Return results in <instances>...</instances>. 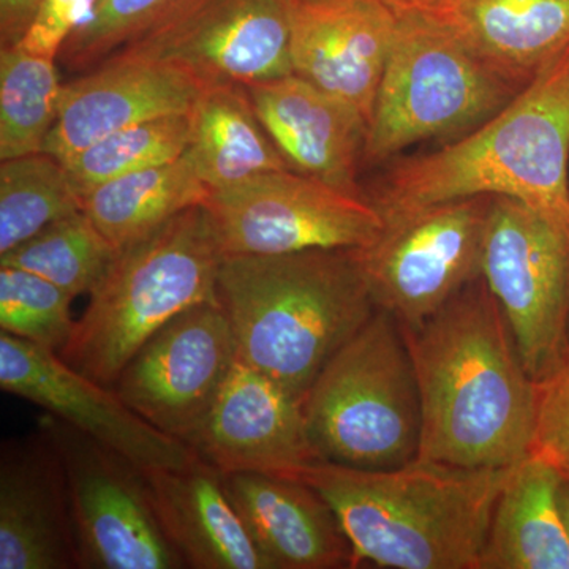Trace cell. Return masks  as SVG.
<instances>
[{
  "label": "cell",
  "instance_id": "cell-1",
  "mask_svg": "<svg viewBox=\"0 0 569 569\" xmlns=\"http://www.w3.org/2000/svg\"><path fill=\"white\" fill-rule=\"evenodd\" d=\"M402 332L421 397L418 459L508 468L529 458L537 383L482 276L419 328Z\"/></svg>",
  "mask_w": 569,
  "mask_h": 569
},
{
  "label": "cell",
  "instance_id": "cell-2",
  "mask_svg": "<svg viewBox=\"0 0 569 569\" xmlns=\"http://www.w3.org/2000/svg\"><path fill=\"white\" fill-rule=\"evenodd\" d=\"M383 219L460 198L508 197L569 224V47L489 121L366 189Z\"/></svg>",
  "mask_w": 569,
  "mask_h": 569
},
{
  "label": "cell",
  "instance_id": "cell-3",
  "mask_svg": "<svg viewBox=\"0 0 569 569\" xmlns=\"http://www.w3.org/2000/svg\"><path fill=\"white\" fill-rule=\"evenodd\" d=\"M508 468H468L417 459L389 470L335 462L302 481L335 509L353 568L479 569Z\"/></svg>",
  "mask_w": 569,
  "mask_h": 569
},
{
  "label": "cell",
  "instance_id": "cell-4",
  "mask_svg": "<svg viewBox=\"0 0 569 569\" xmlns=\"http://www.w3.org/2000/svg\"><path fill=\"white\" fill-rule=\"evenodd\" d=\"M217 298L233 329L238 361L299 400L377 312L351 249L230 254Z\"/></svg>",
  "mask_w": 569,
  "mask_h": 569
},
{
  "label": "cell",
  "instance_id": "cell-5",
  "mask_svg": "<svg viewBox=\"0 0 569 569\" xmlns=\"http://www.w3.org/2000/svg\"><path fill=\"white\" fill-rule=\"evenodd\" d=\"M223 258L206 204L178 213L119 250L59 356L84 376L112 387L159 329L194 306L219 301Z\"/></svg>",
  "mask_w": 569,
  "mask_h": 569
},
{
  "label": "cell",
  "instance_id": "cell-6",
  "mask_svg": "<svg viewBox=\"0 0 569 569\" xmlns=\"http://www.w3.org/2000/svg\"><path fill=\"white\" fill-rule=\"evenodd\" d=\"M302 408L325 462L389 470L418 459L422 413L417 372L391 313L377 309L332 356Z\"/></svg>",
  "mask_w": 569,
  "mask_h": 569
},
{
  "label": "cell",
  "instance_id": "cell-7",
  "mask_svg": "<svg viewBox=\"0 0 569 569\" xmlns=\"http://www.w3.org/2000/svg\"><path fill=\"white\" fill-rule=\"evenodd\" d=\"M397 14L367 129L365 167L391 162L421 141L458 140L522 92L447 32L413 14Z\"/></svg>",
  "mask_w": 569,
  "mask_h": 569
},
{
  "label": "cell",
  "instance_id": "cell-8",
  "mask_svg": "<svg viewBox=\"0 0 569 569\" xmlns=\"http://www.w3.org/2000/svg\"><path fill=\"white\" fill-rule=\"evenodd\" d=\"M481 276L527 373L541 383L569 358V224L515 198L493 197Z\"/></svg>",
  "mask_w": 569,
  "mask_h": 569
},
{
  "label": "cell",
  "instance_id": "cell-9",
  "mask_svg": "<svg viewBox=\"0 0 569 569\" xmlns=\"http://www.w3.org/2000/svg\"><path fill=\"white\" fill-rule=\"evenodd\" d=\"M492 201L481 194L387 217L383 233L355 249L377 309L417 329L481 277Z\"/></svg>",
  "mask_w": 569,
  "mask_h": 569
},
{
  "label": "cell",
  "instance_id": "cell-10",
  "mask_svg": "<svg viewBox=\"0 0 569 569\" xmlns=\"http://www.w3.org/2000/svg\"><path fill=\"white\" fill-rule=\"evenodd\" d=\"M39 426L66 470L80 569L187 568L164 533L141 467L50 413Z\"/></svg>",
  "mask_w": 569,
  "mask_h": 569
},
{
  "label": "cell",
  "instance_id": "cell-11",
  "mask_svg": "<svg viewBox=\"0 0 569 569\" xmlns=\"http://www.w3.org/2000/svg\"><path fill=\"white\" fill-rule=\"evenodd\" d=\"M204 204L224 257L362 249L385 230L383 216L369 198L293 170L211 190Z\"/></svg>",
  "mask_w": 569,
  "mask_h": 569
},
{
  "label": "cell",
  "instance_id": "cell-12",
  "mask_svg": "<svg viewBox=\"0 0 569 569\" xmlns=\"http://www.w3.org/2000/svg\"><path fill=\"white\" fill-rule=\"evenodd\" d=\"M291 0H183L114 54L186 71L203 86L253 84L293 73Z\"/></svg>",
  "mask_w": 569,
  "mask_h": 569
},
{
  "label": "cell",
  "instance_id": "cell-13",
  "mask_svg": "<svg viewBox=\"0 0 569 569\" xmlns=\"http://www.w3.org/2000/svg\"><path fill=\"white\" fill-rule=\"evenodd\" d=\"M238 361L219 301L186 310L133 355L112 385L133 411L189 445Z\"/></svg>",
  "mask_w": 569,
  "mask_h": 569
},
{
  "label": "cell",
  "instance_id": "cell-14",
  "mask_svg": "<svg viewBox=\"0 0 569 569\" xmlns=\"http://www.w3.org/2000/svg\"><path fill=\"white\" fill-rule=\"evenodd\" d=\"M0 388L121 452L142 470L182 467L197 456L189 445L149 425L111 387L73 369L56 351L7 332L0 335Z\"/></svg>",
  "mask_w": 569,
  "mask_h": 569
},
{
  "label": "cell",
  "instance_id": "cell-15",
  "mask_svg": "<svg viewBox=\"0 0 569 569\" xmlns=\"http://www.w3.org/2000/svg\"><path fill=\"white\" fill-rule=\"evenodd\" d=\"M189 447L222 473L301 479L307 468L323 462L302 400L239 361Z\"/></svg>",
  "mask_w": 569,
  "mask_h": 569
},
{
  "label": "cell",
  "instance_id": "cell-16",
  "mask_svg": "<svg viewBox=\"0 0 569 569\" xmlns=\"http://www.w3.org/2000/svg\"><path fill=\"white\" fill-rule=\"evenodd\" d=\"M293 73L372 118L399 24L383 0H291Z\"/></svg>",
  "mask_w": 569,
  "mask_h": 569
},
{
  "label": "cell",
  "instance_id": "cell-17",
  "mask_svg": "<svg viewBox=\"0 0 569 569\" xmlns=\"http://www.w3.org/2000/svg\"><path fill=\"white\" fill-rule=\"evenodd\" d=\"M203 88L173 66L112 54L86 77L62 84L58 119L43 152L66 164L93 142L127 127L189 114Z\"/></svg>",
  "mask_w": 569,
  "mask_h": 569
},
{
  "label": "cell",
  "instance_id": "cell-18",
  "mask_svg": "<svg viewBox=\"0 0 569 569\" xmlns=\"http://www.w3.org/2000/svg\"><path fill=\"white\" fill-rule=\"evenodd\" d=\"M0 569H80L66 470L40 426L0 447Z\"/></svg>",
  "mask_w": 569,
  "mask_h": 569
},
{
  "label": "cell",
  "instance_id": "cell-19",
  "mask_svg": "<svg viewBox=\"0 0 569 569\" xmlns=\"http://www.w3.org/2000/svg\"><path fill=\"white\" fill-rule=\"evenodd\" d=\"M244 88L291 170L367 197L359 171L369 122L361 112L295 73Z\"/></svg>",
  "mask_w": 569,
  "mask_h": 569
},
{
  "label": "cell",
  "instance_id": "cell-20",
  "mask_svg": "<svg viewBox=\"0 0 569 569\" xmlns=\"http://www.w3.org/2000/svg\"><path fill=\"white\" fill-rule=\"evenodd\" d=\"M391 9L447 32L519 91L569 47V0H403Z\"/></svg>",
  "mask_w": 569,
  "mask_h": 569
},
{
  "label": "cell",
  "instance_id": "cell-21",
  "mask_svg": "<svg viewBox=\"0 0 569 569\" xmlns=\"http://www.w3.org/2000/svg\"><path fill=\"white\" fill-rule=\"evenodd\" d=\"M224 490L269 569L353 568L339 518L302 479L222 473Z\"/></svg>",
  "mask_w": 569,
  "mask_h": 569
},
{
  "label": "cell",
  "instance_id": "cell-22",
  "mask_svg": "<svg viewBox=\"0 0 569 569\" xmlns=\"http://www.w3.org/2000/svg\"><path fill=\"white\" fill-rule=\"evenodd\" d=\"M153 508L187 568L269 569L224 490L222 471L200 455L144 470Z\"/></svg>",
  "mask_w": 569,
  "mask_h": 569
},
{
  "label": "cell",
  "instance_id": "cell-23",
  "mask_svg": "<svg viewBox=\"0 0 569 569\" xmlns=\"http://www.w3.org/2000/svg\"><path fill=\"white\" fill-rule=\"evenodd\" d=\"M561 479L539 456L512 467L493 508L479 569H569Z\"/></svg>",
  "mask_w": 569,
  "mask_h": 569
},
{
  "label": "cell",
  "instance_id": "cell-24",
  "mask_svg": "<svg viewBox=\"0 0 569 569\" xmlns=\"http://www.w3.org/2000/svg\"><path fill=\"white\" fill-rule=\"evenodd\" d=\"M190 159L209 190L291 170L266 132L242 84L204 86L190 111Z\"/></svg>",
  "mask_w": 569,
  "mask_h": 569
},
{
  "label": "cell",
  "instance_id": "cell-25",
  "mask_svg": "<svg viewBox=\"0 0 569 569\" xmlns=\"http://www.w3.org/2000/svg\"><path fill=\"white\" fill-rule=\"evenodd\" d=\"M209 192L186 151L174 162L96 187L82 197V211L119 252L186 209L204 204Z\"/></svg>",
  "mask_w": 569,
  "mask_h": 569
},
{
  "label": "cell",
  "instance_id": "cell-26",
  "mask_svg": "<svg viewBox=\"0 0 569 569\" xmlns=\"http://www.w3.org/2000/svg\"><path fill=\"white\" fill-rule=\"evenodd\" d=\"M54 52L0 48V160L43 152L58 119L62 84Z\"/></svg>",
  "mask_w": 569,
  "mask_h": 569
},
{
  "label": "cell",
  "instance_id": "cell-27",
  "mask_svg": "<svg viewBox=\"0 0 569 569\" xmlns=\"http://www.w3.org/2000/svg\"><path fill=\"white\" fill-rule=\"evenodd\" d=\"M80 211L81 197L54 157L40 152L0 164V254Z\"/></svg>",
  "mask_w": 569,
  "mask_h": 569
},
{
  "label": "cell",
  "instance_id": "cell-28",
  "mask_svg": "<svg viewBox=\"0 0 569 569\" xmlns=\"http://www.w3.org/2000/svg\"><path fill=\"white\" fill-rule=\"evenodd\" d=\"M118 250L84 211L63 217L28 241L0 254V266L24 269L58 284L77 298L92 293Z\"/></svg>",
  "mask_w": 569,
  "mask_h": 569
},
{
  "label": "cell",
  "instance_id": "cell-29",
  "mask_svg": "<svg viewBox=\"0 0 569 569\" xmlns=\"http://www.w3.org/2000/svg\"><path fill=\"white\" fill-rule=\"evenodd\" d=\"M190 138V112L164 116L108 134L63 167L82 200L84 194L112 179L181 159L189 149Z\"/></svg>",
  "mask_w": 569,
  "mask_h": 569
},
{
  "label": "cell",
  "instance_id": "cell-30",
  "mask_svg": "<svg viewBox=\"0 0 569 569\" xmlns=\"http://www.w3.org/2000/svg\"><path fill=\"white\" fill-rule=\"evenodd\" d=\"M73 296L24 269L0 266V329L61 353L73 336Z\"/></svg>",
  "mask_w": 569,
  "mask_h": 569
},
{
  "label": "cell",
  "instance_id": "cell-31",
  "mask_svg": "<svg viewBox=\"0 0 569 569\" xmlns=\"http://www.w3.org/2000/svg\"><path fill=\"white\" fill-rule=\"evenodd\" d=\"M183 0H96L91 13L63 41L58 58L69 70L100 66L148 32Z\"/></svg>",
  "mask_w": 569,
  "mask_h": 569
},
{
  "label": "cell",
  "instance_id": "cell-32",
  "mask_svg": "<svg viewBox=\"0 0 569 569\" xmlns=\"http://www.w3.org/2000/svg\"><path fill=\"white\" fill-rule=\"evenodd\" d=\"M537 429L531 455L569 481V358L553 376L537 383Z\"/></svg>",
  "mask_w": 569,
  "mask_h": 569
},
{
  "label": "cell",
  "instance_id": "cell-33",
  "mask_svg": "<svg viewBox=\"0 0 569 569\" xmlns=\"http://www.w3.org/2000/svg\"><path fill=\"white\" fill-rule=\"evenodd\" d=\"M93 3L96 0H41L39 13L20 43L59 56L63 41L89 17Z\"/></svg>",
  "mask_w": 569,
  "mask_h": 569
},
{
  "label": "cell",
  "instance_id": "cell-34",
  "mask_svg": "<svg viewBox=\"0 0 569 569\" xmlns=\"http://www.w3.org/2000/svg\"><path fill=\"white\" fill-rule=\"evenodd\" d=\"M41 0H0V48L13 47L31 29Z\"/></svg>",
  "mask_w": 569,
  "mask_h": 569
},
{
  "label": "cell",
  "instance_id": "cell-35",
  "mask_svg": "<svg viewBox=\"0 0 569 569\" xmlns=\"http://www.w3.org/2000/svg\"><path fill=\"white\" fill-rule=\"evenodd\" d=\"M559 505L561 519H563L565 530H567L569 541V481L561 479L559 489Z\"/></svg>",
  "mask_w": 569,
  "mask_h": 569
},
{
  "label": "cell",
  "instance_id": "cell-36",
  "mask_svg": "<svg viewBox=\"0 0 569 569\" xmlns=\"http://www.w3.org/2000/svg\"><path fill=\"white\" fill-rule=\"evenodd\" d=\"M385 3H388L389 7H396L399 6L400 2H403V0H383Z\"/></svg>",
  "mask_w": 569,
  "mask_h": 569
}]
</instances>
